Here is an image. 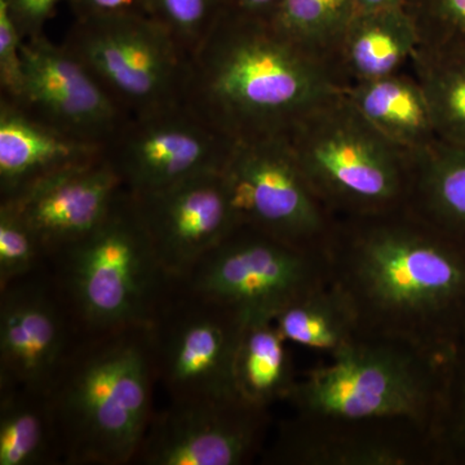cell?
<instances>
[{
    "label": "cell",
    "instance_id": "6da1fadb",
    "mask_svg": "<svg viewBox=\"0 0 465 465\" xmlns=\"http://www.w3.org/2000/svg\"><path fill=\"white\" fill-rule=\"evenodd\" d=\"M330 282L360 338L401 342L448 360L465 339V244L409 207L336 217Z\"/></svg>",
    "mask_w": 465,
    "mask_h": 465
},
{
    "label": "cell",
    "instance_id": "7a4b0ae2",
    "mask_svg": "<svg viewBox=\"0 0 465 465\" xmlns=\"http://www.w3.org/2000/svg\"><path fill=\"white\" fill-rule=\"evenodd\" d=\"M347 87L265 20L223 11L188 61L183 104L232 143L287 136Z\"/></svg>",
    "mask_w": 465,
    "mask_h": 465
},
{
    "label": "cell",
    "instance_id": "3957f363",
    "mask_svg": "<svg viewBox=\"0 0 465 465\" xmlns=\"http://www.w3.org/2000/svg\"><path fill=\"white\" fill-rule=\"evenodd\" d=\"M157 382L149 326L84 335L48 391L63 464H133Z\"/></svg>",
    "mask_w": 465,
    "mask_h": 465
},
{
    "label": "cell",
    "instance_id": "277c9868",
    "mask_svg": "<svg viewBox=\"0 0 465 465\" xmlns=\"http://www.w3.org/2000/svg\"><path fill=\"white\" fill-rule=\"evenodd\" d=\"M48 266L84 335L150 326L174 283L125 189L101 224Z\"/></svg>",
    "mask_w": 465,
    "mask_h": 465
},
{
    "label": "cell",
    "instance_id": "5b68a950",
    "mask_svg": "<svg viewBox=\"0 0 465 465\" xmlns=\"http://www.w3.org/2000/svg\"><path fill=\"white\" fill-rule=\"evenodd\" d=\"M446 361L401 342L360 338L298 378L287 402L312 418L402 419L436 439Z\"/></svg>",
    "mask_w": 465,
    "mask_h": 465
},
{
    "label": "cell",
    "instance_id": "8992f818",
    "mask_svg": "<svg viewBox=\"0 0 465 465\" xmlns=\"http://www.w3.org/2000/svg\"><path fill=\"white\" fill-rule=\"evenodd\" d=\"M287 139L333 216L378 215L407 206L414 155L372 127L344 90L302 116Z\"/></svg>",
    "mask_w": 465,
    "mask_h": 465
},
{
    "label": "cell",
    "instance_id": "52a82bcc",
    "mask_svg": "<svg viewBox=\"0 0 465 465\" xmlns=\"http://www.w3.org/2000/svg\"><path fill=\"white\" fill-rule=\"evenodd\" d=\"M63 45L127 115L183 104L188 54L153 17L75 18Z\"/></svg>",
    "mask_w": 465,
    "mask_h": 465
},
{
    "label": "cell",
    "instance_id": "ba28073f",
    "mask_svg": "<svg viewBox=\"0 0 465 465\" xmlns=\"http://www.w3.org/2000/svg\"><path fill=\"white\" fill-rule=\"evenodd\" d=\"M327 281L326 252L240 225L177 282L249 322L274 321L287 305Z\"/></svg>",
    "mask_w": 465,
    "mask_h": 465
},
{
    "label": "cell",
    "instance_id": "9c48e42d",
    "mask_svg": "<svg viewBox=\"0 0 465 465\" xmlns=\"http://www.w3.org/2000/svg\"><path fill=\"white\" fill-rule=\"evenodd\" d=\"M222 173L238 224L326 252L336 216L312 188L287 136L234 143Z\"/></svg>",
    "mask_w": 465,
    "mask_h": 465
},
{
    "label": "cell",
    "instance_id": "30bf717a",
    "mask_svg": "<svg viewBox=\"0 0 465 465\" xmlns=\"http://www.w3.org/2000/svg\"><path fill=\"white\" fill-rule=\"evenodd\" d=\"M244 323L237 312L174 281L149 326L158 382L170 400L238 394L234 362Z\"/></svg>",
    "mask_w": 465,
    "mask_h": 465
},
{
    "label": "cell",
    "instance_id": "8fae6325",
    "mask_svg": "<svg viewBox=\"0 0 465 465\" xmlns=\"http://www.w3.org/2000/svg\"><path fill=\"white\" fill-rule=\"evenodd\" d=\"M84 336L48 264L0 287V388L48 393Z\"/></svg>",
    "mask_w": 465,
    "mask_h": 465
},
{
    "label": "cell",
    "instance_id": "7c38bea8",
    "mask_svg": "<svg viewBox=\"0 0 465 465\" xmlns=\"http://www.w3.org/2000/svg\"><path fill=\"white\" fill-rule=\"evenodd\" d=\"M269 409L238 394L170 400L155 411L134 465H244L264 451Z\"/></svg>",
    "mask_w": 465,
    "mask_h": 465
},
{
    "label": "cell",
    "instance_id": "4fadbf2b",
    "mask_svg": "<svg viewBox=\"0 0 465 465\" xmlns=\"http://www.w3.org/2000/svg\"><path fill=\"white\" fill-rule=\"evenodd\" d=\"M234 143L180 104L130 116L105 149L125 191L150 194L224 167Z\"/></svg>",
    "mask_w": 465,
    "mask_h": 465
},
{
    "label": "cell",
    "instance_id": "5bb4252c",
    "mask_svg": "<svg viewBox=\"0 0 465 465\" xmlns=\"http://www.w3.org/2000/svg\"><path fill=\"white\" fill-rule=\"evenodd\" d=\"M272 465H440L432 432L402 419L341 420L293 414L262 451Z\"/></svg>",
    "mask_w": 465,
    "mask_h": 465
},
{
    "label": "cell",
    "instance_id": "9a60e30c",
    "mask_svg": "<svg viewBox=\"0 0 465 465\" xmlns=\"http://www.w3.org/2000/svg\"><path fill=\"white\" fill-rule=\"evenodd\" d=\"M23 61L16 104L45 124L106 149L130 118L63 43L45 34L25 39Z\"/></svg>",
    "mask_w": 465,
    "mask_h": 465
},
{
    "label": "cell",
    "instance_id": "2e32d148",
    "mask_svg": "<svg viewBox=\"0 0 465 465\" xmlns=\"http://www.w3.org/2000/svg\"><path fill=\"white\" fill-rule=\"evenodd\" d=\"M131 197L159 262L173 281L185 278L240 226L222 171Z\"/></svg>",
    "mask_w": 465,
    "mask_h": 465
},
{
    "label": "cell",
    "instance_id": "e0dca14e",
    "mask_svg": "<svg viewBox=\"0 0 465 465\" xmlns=\"http://www.w3.org/2000/svg\"><path fill=\"white\" fill-rule=\"evenodd\" d=\"M124 189L104 155L0 201L16 208L50 260L100 225Z\"/></svg>",
    "mask_w": 465,
    "mask_h": 465
},
{
    "label": "cell",
    "instance_id": "ac0fdd59",
    "mask_svg": "<svg viewBox=\"0 0 465 465\" xmlns=\"http://www.w3.org/2000/svg\"><path fill=\"white\" fill-rule=\"evenodd\" d=\"M104 155V146L63 133L0 97V200Z\"/></svg>",
    "mask_w": 465,
    "mask_h": 465
},
{
    "label": "cell",
    "instance_id": "d6986e66",
    "mask_svg": "<svg viewBox=\"0 0 465 465\" xmlns=\"http://www.w3.org/2000/svg\"><path fill=\"white\" fill-rule=\"evenodd\" d=\"M420 45L407 8L356 14L342 36L335 69L345 85L402 72Z\"/></svg>",
    "mask_w": 465,
    "mask_h": 465
},
{
    "label": "cell",
    "instance_id": "ffe728a7",
    "mask_svg": "<svg viewBox=\"0 0 465 465\" xmlns=\"http://www.w3.org/2000/svg\"><path fill=\"white\" fill-rule=\"evenodd\" d=\"M344 94L382 136L411 154L440 140L427 94L415 74L399 72L348 84Z\"/></svg>",
    "mask_w": 465,
    "mask_h": 465
},
{
    "label": "cell",
    "instance_id": "44dd1931",
    "mask_svg": "<svg viewBox=\"0 0 465 465\" xmlns=\"http://www.w3.org/2000/svg\"><path fill=\"white\" fill-rule=\"evenodd\" d=\"M412 155L407 207L465 244V146L439 140Z\"/></svg>",
    "mask_w": 465,
    "mask_h": 465
},
{
    "label": "cell",
    "instance_id": "7402d4cb",
    "mask_svg": "<svg viewBox=\"0 0 465 465\" xmlns=\"http://www.w3.org/2000/svg\"><path fill=\"white\" fill-rule=\"evenodd\" d=\"M63 464L50 394L0 388V465Z\"/></svg>",
    "mask_w": 465,
    "mask_h": 465
},
{
    "label": "cell",
    "instance_id": "603a6c76",
    "mask_svg": "<svg viewBox=\"0 0 465 465\" xmlns=\"http://www.w3.org/2000/svg\"><path fill=\"white\" fill-rule=\"evenodd\" d=\"M287 345L274 321L244 323L234 362L235 391L242 399L266 409L289 400L298 376Z\"/></svg>",
    "mask_w": 465,
    "mask_h": 465
},
{
    "label": "cell",
    "instance_id": "cb8c5ba5",
    "mask_svg": "<svg viewBox=\"0 0 465 465\" xmlns=\"http://www.w3.org/2000/svg\"><path fill=\"white\" fill-rule=\"evenodd\" d=\"M274 323L289 344L329 354L360 339L353 312L330 280L287 305Z\"/></svg>",
    "mask_w": 465,
    "mask_h": 465
},
{
    "label": "cell",
    "instance_id": "d4e9b609",
    "mask_svg": "<svg viewBox=\"0 0 465 465\" xmlns=\"http://www.w3.org/2000/svg\"><path fill=\"white\" fill-rule=\"evenodd\" d=\"M354 16L353 0H282L265 21L278 35L336 73L339 45Z\"/></svg>",
    "mask_w": 465,
    "mask_h": 465
},
{
    "label": "cell",
    "instance_id": "484cf974",
    "mask_svg": "<svg viewBox=\"0 0 465 465\" xmlns=\"http://www.w3.org/2000/svg\"><path fill=\"white\" fill-rule=\"evenodd\" d=\"M411 65L430 101L439 139L465 146V58L418 48Z\"/></svg>",
    "mask_w": 465,
    "mask_h": 465
},
{
    "label": "cell",
    "instance_id": "4316f807",
    "mask_svg": "<svg viewBox=\"0 0 465 465\" xmlns=\"http://www.w3.org/2000/svg\"><path fill=\"white\" fill-rule=\"evenodd\" d=\"M436 440L440 465H465V339L445 363Z\"/></svg>",
    "mask_w": 465,
    "mask_h": 465
},
{
    "label": "cell",
    "instance_id": "83f0119b",
    "mask_svg": "<svg viewBox=\"0 0 465 465\" xmlns=\"http://www.w3.org/2000/svg\"><path fill=\"white\" fill-rule=\"evenodd\" d=\"M407 11L418 27L419 48L465 58V0H410Z\"/></svg>",
    "mask_w": 465,
    "mask_h": 465
},
{
    "label": "cell",
    "instance_id": "f1b7e54d",
    "mask_svg": "<svg viewBox=\"0 0 465 465\" xmlns=\"http://www.w3.org/2000/svg\"><path fill=\"white\" fill-rule=\"evenodd\" d=\"M150 17L191 56L223 12V0H146Z\"/></svg>",
    "mask_w": 465,
    "mask_h": 465
},
{
    "label": "cell",
    "instance_id": "f546056e",
    "mask_svg": "<svg viewBox=\"0 0 465 465\" xmlns=\"http://www.w3.org/2000/svg\"><path fill=\"white\" fill-rule=\"evenodd\" d=\"M47 264L45 250L16 208L0 201V287Z\"/></svg>",
    "mask_w": 465,
    "mask_h": 465
},
{
    "label": "cell",
    "instance_id": "4dcf8cb0",
    "mask_svg": "<svg viewBox=\"0 0 465 465\" xmlns=\"http://www.w3.org/2000/svg\"><path fill=\"white\" fill-rule=\"evenodd\" d=\"M9 11L8 0H0V88L2 97L17 103L23 92V43Z\"/></svg>",
    "mask_w": 465,
    "mask_h": 465
},
{
    "label": "cell",
    "instance_id": "1f68e13d",
    "mask_svg": "<svg viewBox=\"0 0 465 465\" xmlns=\"http://www.w3.org/2000/svg\"><path fill=\"white\" fill-rule=\"evenodd\" d=\"M66 0H8L9 11L24 39L45 34V26Z\"/></svg>",
    "mask_w": 465,
    "mask_h": 465
},
{
    "label": "cell",
    "instance_id": "d6a6232c",
    "mask_svg": "<svg viewBox=\"0 0 465 465\" xmlns=\"http://www.w3.org/2000/svg\"><path fill=\"white\" fill-rule=\"evenodd\" d=\"M75 18L131 16L148 14L146 0H66Z\"/></svg>",
    "mask_w": 465,
    "mask_h": 465
},
{
    "label": "cell",
    "instance_id": "836d02e7",
    "mask_svg": "<svg viewBox=\"0 0 465 465\" xmlns=\"http://www.w3.org/2000/svg\"><path fill=\"white\" fill-rule=\"evenodd\" d=\"M282 0H223V11L237 16L268 20Z\"/></svg>",
    "mask_w": 465,
    "mask_h": 465
},
{
    "label": "cell",
    "instance_id": "e575fe53",
    "mask_svg": "<svg viewBox=\"0 0 465 465\" xmlns=\"http://www.w3.org/2000/svg\"><path fill=\"white\" fill-rule=\"evenodd\" d=\"M409 2L410 0H353L356 14H371V12L407 8Z\"/></svg>",
    "mask_w": 465,
    "mask_h": 465
}]
</instances>
